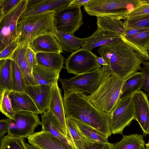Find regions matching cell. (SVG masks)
I'll list each match as a JSON object with an SVG mask.
<instances>
[{"label":"cell","instance_id":"cell-1","mask_svg":"<svg viewBox=\"0 0 149 149\" xmlns=\"http://www.w3.org/2000/svg\"><path fill=\"white\" fill-rule=\"evenodd\" d=\"M63 100L66 117L88 125L108 139L112 134L109 121L111 113L101 111L89 101L87 96L77 91L64 93Z\"/></svg>","mask_w":149,"mask_h":149},{"label":"cell","instance_id":"cell-2","mask_svg":"<svg viewBox=\"0 0 149 149\" xmlns=\"http://www.w3.org/2000/svg\"><path fill=\"white\" fill-rule=\"evenodd\" d=\"M97 52L107 63L101 69L104 73L125 79L139 70L142 60L133 49L121 39L100 47Z\"/></svg>","mask_w":149,"mask_h":149},{"label":"cell","instance_id":"cell-3","mask_svg":"<svg viewBox=\"0 0 149 149\" xmlns=\"http://www.w3.org/2000/svg\"><path fill=\"white\" fill-rule=\"evenodd\" d=\"M55 12L43 13L18 20L17 24L19 47L42 35L56 33L54 22Z\"/></svg>","mask_w":149,"mask_h":149},{"label":"cell","instance_id":"cell-4","mask_svg":"<svg viewBox=\"0 0 149 149\" xmlns=\"http://www.w3.org/2000/svg\"><path fill=\"white\" fill-rule=\"evenodd\" d=\"M125 79L114 74L104 73L97 89L87 96L89 101L101 111L111 113L120 98Z\"/></svg>","mask_w":149,"mask_h":149},{"label":"cell","instance_id":"cell-5","mask_svg":"<svg viewBox=\"0 0 149 149\" xmlns=\"http://www.w3.org/2000/svg\"><path fill=\"white\" fill-rule=\"evenodd\" d=\"M147 0H91L84 6L91 16L124 20L129 14Z\"/></svg>","mask_w":149,"mask_h":149},{"label":"cell","instance_id":"cell-6","mask_svg":"<svg viewBox=\"0 0 149 149\" xmlns=\"http://www.w3.org/2000/svg\"><path fill=\"white\" fill-rule=\"evenodd\" d=\"M103 70L97 68L69 79L59 78L64 93L77 91L89 96L97 89L103 77Z\"/></svg>","mask_w":149,"mask_h":149},{"label":"cell","instance_id":"cell-7","mask_svg":"<svg viewBox=\"0 0 149 149\" xmlns=\"http://www.w3.org/2000/svg\"><path fill=\"white\" fill-rule=\"evenodd\" d=\"M111 114L109 125L112 134H122L124 129L134 120L133 95L120 98Z\"/></svg>","mask_w":149,"mask_h":149},{"label":"cell","instance_id":"cell-8","mask_svg":"<svg viewBox=\"0 0 149 149\" xmlns=\"http://www.w3.org/2000/svg\"><path fill=\"white\" fill-rule=\"evenodd\" d=\"M27 0H22L14 8L0 18V51L10 43L16 40L17 24L26 9Z\"/></svg>","mask_w":149,"mask_h":149},{"label":"cell","instance_id":"cell-9","mask_svg":"<svg viewBox=\"0 0 149 149\" xmlns=\"http://www.w3.org/2000/svg\"><path fill=\"white\" fill-rule=\"evenodd\" d=\"M40 125L38 114L29 111L16 112L13 118L10 119L7 135L27 138L35 133V129Z\"/></svg>","mask_w":149,"mask_h":149},{"label":"cell","instance_id":"cell-10","mask_svg":"<svg viewBox=\"0 0 149 149\" xmlns=\"http://www.w3.org/2000/svg\"><path fill=\"white\" fill-rule=\"evenodd\" d=\"M97 57L92 52L81 48L66 59L65 68L68 73L76 75L101 68L97 62Z\"/></svg>","mask_w":149,"mask_h":149},{"label":"cell","instance_id":"cell-11","mask_svg":"<svg viewBox=\"0 0 149 149\" xmlns=\"http://www.w3.org/2000/svg\"><path fill=\"white\" fill-rule=\"evenodd\" d=\"M81 7L69 5L55 12L56 29L62 32L74 34L83 24Z\"/></svg>","mask_w":149,"mask_h":149},{"label":"cell","instance_id":"cell-12","mask_svg":"<svg viewBox=\"0 0 149 149\" xmlns=\"http://www.w3.org/2000/svg\"><path fill=\"white\" fill-rule=\"evenodd\" d=\"M41 131L48 132L60 140L68 149H76L71 139L66 136L54 114L47 109L41 116Z\"/></svg>","mask_w":149,"mask_h":149},{"label":"cell","instance_id":"cell-13","mask_svg":"<svg viewBox=\"0 0 149 149\" xmlns=\"http://www.w3.org/2000/svg\"><path fill=\"white\" fill-rule=\"evenodd\" d=\"M134 104V120L140 126L144 135L149 134V101L147 95L141 90L133 95Z\"/></svg>","mask_w":149,"mask_h":149},{"label":"cell","instance_id":"cell-14","mask_svg":"<svg viewBox=\"0 0 149 149\" xmlns=\"http://www.w3.org/2000/svg\"><path fill=\"white\" fill-rule=\"evenodd\" d=\"M54 84L26 85L24 92L31 98L40 114L48 109L52 91Z\"/></svg>","mask_w":149,"mask_h":149},{"label":"cell","instance_id":"cell-15","mask_svg":"<svg viewBox=\"0 0 149 149\" xmlns=\"http://www.w3.org/2000/svg\"><path fill=\"white\" fill-rule=\"evenodd\" d=\"M121 38L132 47L142 61L149 60V29L133 35L124 36Z\"/></svg>","mask_w":149,"mask_h":149},{"label":"cell","instance_id":"cell-16","mask_svg":"<svg viewBox=\"0 0 149 149\" xmlns=\"http://www.w3.org/2000/svg\"><path fill=\"white\" fill-rule=\"evenodd\" d=\"M61 90L57 82L54 85L49 103L48 109L55 115L65 135L68 136L66 117Z\"/></svg>","mask_w":149,"mask_h":149},{"label":"cell","instance_id":"cell-17","mask_svg":"<svg viewBox=\"0 0 149 149\" xmlns=\"http://www.w3.org/2000/svg\"><path fill=\"white\" fill-rule=\"evenodd\" d=\"M28 44H25L19 47L10 58L15 62L21 70L26 85H36L37 84L33 76L32 70L27 56V49Z\"/></svg>","mask_w":149,"mask_h":149},{"label":"cell","instance_id":"cell-18","mask_svg":"<svg viewBox=\"0 0 149 149\" xmlns=\"http://www.w3.org/2000/svg\"><path fill=\"white\" fill-rule=\"evenodd\" d=\"M121 39V38L116 34L97 27L96 31L91 36L85 38V44L81 49L91 52L95 47L109 45Z\"/></svg>","mask_w":149,"mask_h":149},{"label":"cell","instance_id":"cell-19","mask_svg":"<svg viewBox=\"0 0 149 149\" xmlns=\"http://www.w3.org/2000/svg\"><path fill=\"white\" fill-rule=\"evenodd\" d=\"M27 139L30 144L41 149H68L60 140L48 132L41 130Z\"/></svg>","mask_w":149,"mask_h":149},{"label":"cell","instance_id":"cell-20","mask_svg":"<svg viewBox=\"0 0 149 149\" xmlns=\"http://www.w3.org/2000/svg\"><path fill=\"white\" fill-rule=\"evenodd\" d=\"M72 0H44L33 7L25 10L18 20L43 13L55 12L68 6Z\"/></svg>","mask_w":149,"mask_h":149},{"label":"cell","instance_id":"cell-21","mask_svg":"<svg viewBox=\"0 0 149 149\" xmlns=\"http://www.w3.org/2000/svg\"><path fill=\"white\" fill-rule=\"evenodd\" d=\"M29 47L36 53L39 52L58 53L62 48L54 36L46 34L39 36L29 43Z\"/></svg>","mask_w":149,"mask_h":149},{"label":"cell","instance_id":"cell-22","mask_svg":"<svg viewBox=\"0 0 149 149\" xmlns=\"http://www.w3.org/2000/svg\"><path fill=\"white\" fill-rule=\"evenodd\" d=\"M8 95L13 109L15 112L25 111L40 114L31 98L25 92L9 91Z\"/></svg>","mask_w":149,"mask_h":149},{"label":"cell","instance_id":"cell-23","mask_svg":"<svg viewBox=\"0 0 149 149\" xmlns=\"http://www.w3.org/2000/svg\"><path fill=\"white\" fill-rule=\"evenodd\" d=\"M36 59L37 64L59 73L64 63V57L58 53H37Z\"/></svg>","mask_w":149,"mask_h":149},{"label":"cell","instance_id":"cell-24","mask_svg":"<svg viewBox=\"0 0 149 149\" xmlns=\"http://www.w3.org/2000/svg\"><path fill=\"white\" fill-rule=\"evenodd\" d=\"M54 37L63 50L72 53L80 49L85 43V38H79L74 34L64 33L57 29L56 33Z\"/></svg>","mask_w":149,"mask_h":149},{"label":"cell","instance_id":"cell-25","mask_svg":"<svg viewBox=\"0 0 149 149\" xmlns=\"http://www.w3.org/2000/svg\"><path fill=\"white\" fill-rule=\"evenodd\" d=\"M144 83V76L141 72L133 73L124 80L121 89L120 98L133 95L141 90Z\"/></svg>","mask_w":149,"mask_h":149},{"label":"cell","instance_id":"cell-26","mask_svg":"<svg viewBox=\"0 0 149 149\" xmlns=\"http://www.w3.org/2000/svg\"><path fill=\"white\" fill-rule=\"evenodd\" d=\"M32 74L37 84L39 85L54 84L59 78V73L38 64L33 68Z\"/></svg>","mask_w":149,"mask_h":149},{"label":"cell","instance_id":"cell-27","mask_svg":"<svg viewBox=\"0 0 149 149\" xmlns=\"http://www.w3.org/2000/svg\"><path fill=\"white\" fill-rule=\"evenodd\" d=\"M97 27L114 33L120 38L124 34L125 23L124 21L114 18L97 17Z\"/></svg>","mask_w":149,"mask_h":149},{"label":"cell","instance_id":"cell-28","mask_svg":"<svg viewBox=\"0 0 149 149\" xmlns=\"http://www.w3.org/2000/svg\"><path fill=\"white\" fill-rule=\"evenodd\" d=\"M112 144V149H144L146 145L143 136L136 133L123 135L120 141Z\"/></svg>","mask_w":149,"mask_h":149},{"label":"cell","instance_id":"cell-29","mask_svg":"<svg viewBox=\"0 0 149 149\" xmlns=\"http://www.w3.org/2000/svg\"><path fill=\"white\" fill-rule=\"evenodd\" d=\"M0 89L12 91V60H0Z\"/></svg>","mask_w":149,"mask_h":149},{"label":"cell","instance_id":"cell-30","mask_svg":"<svg viewBox=\"0 0 149 149\" xmlns=\"http://www.w3.org/2000/svg\"><path fill=\"white\" fill-rule=\"evenodd\" d=\"M74 120L79 130L89 139L97 142L109 143L108 139L96 129L77 120Z\"/></svg>","mask_w":149,"mask_h":149},{"label":"cell","instance_id":"cell-31","mask_svg":"<svg viewBox=\"0 0 149 149\" xmlns=\"http://www.w3.org/2000/svg\"><path fill=\"white\" fill-rule=\"evenodd\" d=\"M26 85L25 80L21 70L15 62L12 60V91L24 92V89Z\"/></svg>","mask_w":149,"mask_h":149},{"label":"cell","instance_id":"cell-32","mask_svg":"<svg viewBox=\"0 0 149 149\" xmlns=\"http://www.w3.org/2000/svg\"><path fill=\"white\" fill-rule=\"evenodd\" d=\"M0 149H28L24 138L8 135L1 141Z\"/></svg>","mask_w":149,"mask_h":149},{"label":"cell","instance_id":"cell-33","mask_svg":"<svg viewBox=\"0 0 149 149\" xmlns=\"http://www.w3.org/2000/svg\"><path fill=\"white\" fill-rule=\"evenodd\" d=\"M8 91L0 89V111L8 118L12 119L16 112L13 109L11 102L8 95Z\"/></svg>","mask_w":149,"mask_h":149},{"label":"cell","instance_id":"cell-34","mask_svg":"<svg viewBox=\"0 0 149 149\" xmlns=\"http://www.w3.org/2000/svg\"><path fill=\"white\" fill-rule=\"evenodd\" d=\"M123 20L126 27L149 29V13Z\"/></svg>","mask_w":149,"mask_h":149},{"label":"cell","instance_id":"cell-35","mask_svg":"<svg viewBox=\"0 0 149 149\" xmlns=\"http://www.w3.org/2000/svg\"><path fill=\"white\" fill-rule=\"evenodd\" d=\"M80 132L83 149H112V143L94 141L86 136L80 131Z\"/></svg>","mask_w":149,"mask_h":149},{"label":"cell","instance_id":"cell-36","mask_svg":"<svg viewBox=\"0 0 149 149\" xmlns=\"http://www.w3.org/2000/svg\"><path fill=\"white\" fill-rule=\"evenodd\" d=\"M22 0H0V18L14 8Z\"/></svg>","mask_w":149,"mask_h":149},{"label":"cell","instance_id":"cell-37","mask_svg":"<svg viewBox=\"0 0 149 149\" xmlns=\"http://www.w3.org/2000/svg\"><path fill=\"white\" fill-rule=\"evenodd\" d=\"M143 67L140 68L139 70L143 73L144 78V83L142 89L146 92V94L149 97V62L141 61Z\"/></svg>","mask_w":149,"mask_h":149},{"label":"cell","instance_id":"cell-38","mask_svg":"<svg viewBox=\"0 0 149 149\" xmlns=\"http://www.w3.org/2000/svg\"><path fill=\"white\" fill-rule=\"evenodd\" d=\"M19 47L17 40L10 43L0 52V60L10 58L15 50Z\"/></svg>","mask_w":149,"mask_h":149},{"label":"cell","instance_id":"cell-39","mask_svg":"<svg viewBox=\"0 0 149 149\" xmlns=\"http://www.w3.org/2000/svg\"><path fill=\"white\" fill-rule=\"evenodd\" d=\"M149 13V0L146 3L143 4L132 11L127 18L139 16Z\"/></svg>","mask_w":149,"mask_h":149},{"label":"cell","instance_id":"cell-40","mask_svg":"<svg viewBox=\"0 0 149 149\" xmlns=\"http://www.w3.org/2000/svg\"><path fill=\"white\" fill-rule=\"evenodd\" d=\"M27 56L28 60L32 69L37 64L36 59V53L28 45L27 49Z\"/></svg>","mask_w":149,"mask_h":149},{"label":"cell","instance_id":"cell-41","mask_svg":"<svg viewBox=\"0 0 149 149\" xmlns=\"http://www.w3.org/2000/svg\"><path fill=\"white\" fill-rule=\"evenodd\" d=\"M10 121L9 118L1 119L0 120V140L1 141L4 135L8 133Z\"/></svg>","mask_w":149,"mask_h":149},{"label":"cell","instance_id":"cell-42","mask_svg":"<svg viewBox=\"0 0 149 149\" xmlns=\"http://www.w3.org/2000/svg\"><path fill=\"white\" fill-rule=\"evenodd\" d=\"M148 29H149L128 28L125 26L124 34L123 36H124L133 35L137 33L146 31Z\"/></svg>","mask_w":149,"mask_h":149},{"label":"cell","instance_id":"cell-43","mask_svg":"<svg viewBox=\"0 0 149 149\" xmlns=\"http://www.w3.org/2000/svg\"><path fill=\"white\" fill-rule=\"evenodd\" d=\"M90 1L91 0H73L69 5L81 7Z\"/></svg>","mask_w":149,"mask_h":149},{"label":"cell","instance_id":"cell-44","mask_svg":"<svg viewBox=\"0 0 149 149\" xmlns=\"http://www.w3.org/2000/svg\"><path fill=\"white\" fill-rule=\"evenodd\" d=\"M44 0H27L26 9L33 7L42 2ZM25 9V10H26Z\"/></svg>","mask_w":149,"mask_h":149},{"label":"cell","instance_id":"cell-45","mask_svg":"<svg viewBox=\"0 0 149 149\" xmlns=\"http://www.w3.org/2000/svg\"><path fill=\"white\" fill-rule=\"evenodd\" d=\"M97 61L98 64L100 66H105L107 65V63L105 61L102 57H97Z\"/></svg>","mask_w":149,"mask_h":149},{"label":"cell","instance_id":"cell-46","mask_svg":"<svg viewBox=\"0 0 149 149\" xmlns=\"http://www.w3.org/2000/svg\"><path fill=\"white\" fill-rule=\"evenodd\" d=\"M28 149H41L37 147L27 143Z\"/></svg>","mask_w":149,"mask_h":149},{"label":"cell","instance_id":"cell-47","mask_svg":"<svg viewBox=\"0 0 149 149\" xmlns=\"http://www.w3.org/2000/svg\"><path fill=\"white\" fill-rule=\"evenodd\" d=\"M145 146L146 149H149V141L146 144Z\"/></svg>","mask_w":149,"mask_h":149},{"label":"cell","instance_id":"cell-48","mask_svg":"<svg viewBox=\"0 0 149 149\" xmlns=\"http://www.w3.org/2000/svg\"><path fill=\"white\" fill-rule=\"evenodd\" d=\"M148 53L149 54V46L148 49Z\"/></svg>","mask_w":149,"mask_h":149},{"label":"cell","instance_id":"cell-49","mask_svg":"<svg viewBox=\"0 0 149 149\" xmlns=\"http://www.w3.org/2000/svg\"><path fill=\"white\" fill-rule=\"evenodd\" d=\"M144 149H146V148H145Z\"/></svg>","mask_w":149,"mask_h":149}]
</instances>
